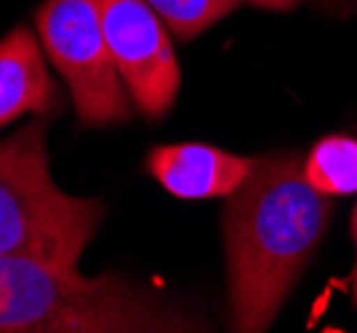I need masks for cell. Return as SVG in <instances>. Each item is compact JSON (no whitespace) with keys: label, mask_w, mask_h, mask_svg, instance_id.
I'll use <instances>...</instances> for the list:
<instances>
[{"label":"cell","mask_w":357,"mask_h":333,"mask_svg":"<svg viewBox=\"0 0 357 333\" xmlns=\"http://www.w3.org/2000/svg\"><path fill=\"white\" fill-rule=\"evenodd\" d=\"M147 0H102V22L120 77L147 118H163L178 93V64Z\"/></svg>","instance_id":"cell-5"},{"label":"cell","mask_w":357,"mask_h":333,"mask_svg":"<svg viewBox=\"0 0 357 333\" xmlns=\"http://www.w3.org/2000/svg\"><path fill=\"white\" fill-rule=\"evenodd\" d=\"M333 211L331 195L310 184L298 155L253 157L248 179L224 211L229 299L238 331H267Z\"/></svg>","instance_id":"cell-1"},{"label":"cell","mask_w":357,"mask_h":333,"mask_svg":"<svg viewBox=\"0 0 357 333\" xmlns=\"http://www.w3.org/2000/svg\"><path fill=\"white\" fill-rule=\"evenodd\" d=\"M149 173L171 195L184 200L229 197L253 171V157L208 144H171L149 152Z\"/></svg>","instance_id":"cell-6"},{"label":"cell","mask_w":357,"mask_h":333,"mask_svg":"<svg viewBox=\"0 0 357 333\" xmlns=\"http://www.w3.org/2000/svg\"><path fill=\"white\" fill-rule=\"evenodd\" d=\"M352 235H355V242H357V206H355V213H352Z\"/></svg>","instance_id":"cell-11"},{"label":"cell","mask_w":357,"mask_h":333,"mask_svg":"<svg viewBox=\"0 0 357 333\" xmlns=\"http://www.w3.org/2000/svg\"><path fill=\"white\" fill-rule=\"evenodd\" d=\"M61 109V96L45 70L43 54L30 30L16 27L0 46V123L22 115H48Z\"/></svg>","instance_id":"cell-7"},{"label":"cell","mask_w":357,"mask_h":333,"mask_svg":"<svg viewBox=\"0 0 357 333\" xmlns=\"http://www.w3.org/2000/svg\"><path fill=\"white\" fill-rule=\"evenodd\" d=\"M355 302H357V270H355Z\"/></svg>","instance_id":"cell-12"},{"label":"cell","mask_w":357,"mask_h":333,"mask_svg":"<svg viewBox=\"0 0 357 333\" xmlns=\"http://www.w3.org/2000/svg\"><path fill=\"white\" fill-rule=\"evenodd\" d=\"M251 3L259 8H269V11H288V8L298 6L301 0H251Z\"/></svg>","instance_id":"cell-10"},{"label":"cell","mask_w":357,"mask_h":333,"mask_svg":"<svg viewBox=\"0 0 357 333\" xmlns=\"http://www.w3.org/2000/svg\"><path fill=\"white\" fill-rule=\"evenodd\" d=\"M307 179L326 195H352L357 192V139L326 137L312 147L307 163Z\"/></svg>","instance_id":"cell-8"},{"label":"cell","mask_w":357,"mask_h":333,"mask_svg":"<svg viewBox=\"0 0 357 333\" xmlns=\"http://www.w3.org/2000/svg\"><path fill=\"white\" fill-rule=\"evenodd\" d=\"M105 219V203L56 189L48 173L45 115L0 144V256L77 270Z\"/></svg>","instance_id":"cell-3"},{"label":"cell","mask_w":357,"mask_h":333,"mask_svg":"<svg viewBox=\"0 0 357 333\" xmlns=\"http://www.w3.org/2000/svg\"><path fill=\"white\" fill-rule=\"evenodd\" d=\"M38 35L67 80L83 125L131 118V93L107 40L102 0H45L38 11Z\"/></svg>","instance_id":"cell-4"},{"label":"cell","mask_w":357,"mask_h":333,"mask_svg":"<svg viewBox=\"0 0 357 333\" xmlns=\"http://www.w3.org/2000/svg\"><path fill=\"white\" fill-rule=\"evenodd\" d=\"M147 3L184 40L208 30L211 24L229 16L240 6V0H147Z\"/></svg>","instance_id":"cell-9"},{"label":"cell","mask_w":357,"mask_h":333,"mask_svg":"<svg viewBox=\"0 0 357 333\" xmlns=\"http://www.w3.org/2000/svg\"><path fill=\"white\" fill-rule=\"evenodd\" d=\"M3 333L200 331L155 293L115 274L83 277L22 256H0Z\"/></svg>","instance_id":"cell-2"}]
</instances>
